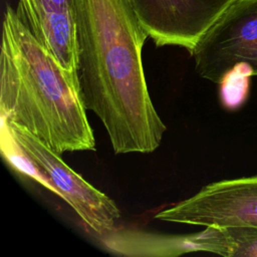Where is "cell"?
Returning <instances> with one entry per match:
<instances>
[{
  "mask_svg": "<svg viewBox=\"0 0 257 257\" xmlns=\"http://www.w3.org/2000/svg\"><path fill=\"white\" fill-rule=\"evenodd\" d=\"M249 69L239 65L228 72L220 82L222 101L228 108H236L241 105L247 97L249 90Z\"/></svg>",
  "mask_w": 257,
  "mask_h": 257,
  "instance_id": "cell-8",
  "label": "cell"
},
{
  "mask_svg": "<svg viewBox=\"0 0 257 257\" xmlns=\"http://www.w3.org/2000/svg\"><path fill=\"white\" fill-rule=\"evenodd\" d=\"M157 46L193 51L199 40L234 0H131Z\"/></svg>",
  "mask_w": 257,
  "mask_h": 257,
  "instance_id": "cell-6",
  "label": "cell"
},
{
  "mask_svg": "<svg viewBox=\"0 0 257 257\" xmlns=\"http://www.w3.org/2000/svg\"><path fill=\"white\" fill-rule=\"evenodd\" d=\"M190 54L197 73L215 83L239 65L257 76V0H234Z\"/></svg>",
  "mask_w": 257,
  "mask_h": 257,
  "instance_id": "cell-4",
  "label": "cell"
},
{
  "mask_svg": "<svg viewBox=\"0 0 257 257\" xmlns=\"http://www.w3.org/2000/svg\"><path fill=\"white\" fill-rule=\"evenodd\" d=\"M76 82L115 154L156 151L167 130L156 110L142 52L149 37L131 0H74Z\"/></svg>",
  "mask_w": 257,
  "mask_h": 257,
  "instance_id": "cell-1",
  "label": "cell"
},
{
  "mask_svg": "<svg viewBox=\"0 0 257 257\" xmlns=\"http://www.w3.org/2000/svg\"><path fill=\"white\" fill-rule=\"evenodd\" d=\"M223 228L228 239L229 257H257V228Z\"/></svg>",
  "mask_w": 257,
  "mask_h": 257,
  "instance_id": "cell-9",
  "label": "cell"
},
{
  "mask_svg": "<svg viewBox=\"0 0 257 257\" xmlns=\"http://www.w3.org/2000/svg\"><path fill=\"white\" fill-rule=\"evenodd\" d=\"M15 10L41 45L76 78L74 0H19Z\"/></svg>",
  "mask_w": 257,
  "mask_h": 257,
  "instance_id": "cell-7",
  "label": "cell"
},
{
  "mask_svg": "<svg viewBox=\"0 0 257 257\" xmlns=\"http://www.w3.org/2000/svg\"><path fill=\"white\" fill-rule=\"evenodd\" d=\"M155 219L204 227L257 228V175L206 185Z\"/></svg>",
  "mask_w": 257,
  "mask_h": 257,
  "instance_id": "cell-5",
  "label": "cell"
},
{
  "mask_svg": "<svg viewBox=\"0 0 257 257\" xmlns=\"http://www.w3.org/2000/svg\"><path fill=\"white\" fill-rule=\"evenodd\" d=\"M19 154L46 181L95 234L100 237L114 232L120 218L116 204L68 167L53 152L24 127L3 120Z\"/></svg>",
  "mask_w": 257,
  "mask_h": 257,
  "instance_id": "cell-3",
  "label": "cell"
},
{
  "mask_svg": "<svg viewBox=\"0 0 257 257\" xmlns=\"http://www.w3.org/2000/svg\"><path fill=\"white\" fill-rule=\"evenodd\" d=\"M0 108L3 120L24 127L60 156L95 150L76 78L8 5L2 26Z\"/></svg>",
  "mask_w": 257,
  "mask_h": 257,
  "instance_id": "cell-2",
  "label": "cell"
}]
</instances>
